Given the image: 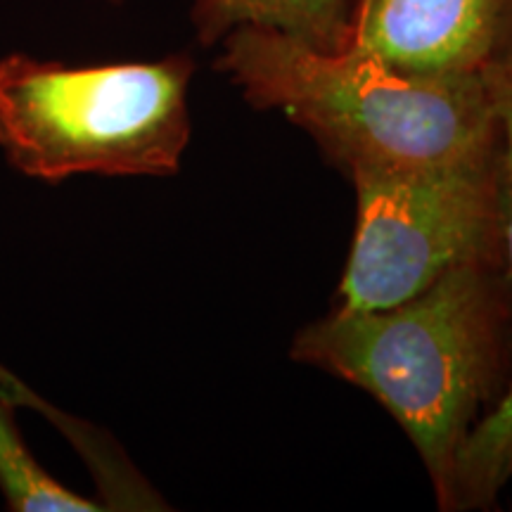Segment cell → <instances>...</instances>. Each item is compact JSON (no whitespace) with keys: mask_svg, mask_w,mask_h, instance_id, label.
Segmentation results:
<instances>
[{"mask_svg":"<svg viewBox=\"0 0 512 512\" xmlns=\"http://www.w3.org/2000/svg\"><path fill=\"white\" fill-rule=\"evenodd\" d=\"M292 361L354 384L411 439L441 510L458 458L512 375L508 264H467L387 309L337 311L297 332Z\"/></svg>","mask_w":512,"mask_h":512,"instance_id":"6da1fadb","label":"cell"},{"mask_svg":"<svg viewBox=\"0 0 512 512\" xmlns=\"http://www.w3.org/2000/svg\"><path fill=\"white\" fill-rule=\"evenodd\" d=\"M216 69L256 110L285 114L344 174L479 159L505 147L486 76H427L363 50L311 48L242 27L219 43Z\"/></svg>","mask_w":512,"mask_h":512,"instance_id":"7a4b0ae2","label":"cell"},{"mask_svg":"<svg viewBox=\"0 0 512 512\" xmlns=\"http://www.w3.org/2000/svg\"><path fill=\"white\" fill-rule=\"evenodd\" d=\"M192 74L188 53L76 67L0 57V152L17 174L50 185L176 176L192 136Z\"/></svg>","mask_w":512,"mask_h":512,"instance_id":"3957f363","label":"cell"},{"mask_svg":"<svg viewBox=\"0 0 512 512\" xmlns=\"http://www.w3.org/2000/svg\"><path fill=\"white\" fill-rule=\"evenodd\" d=\"M337 311L387 309L467 264H505L508 152L418 169H361Z\"/></svg>","mask_w":512,"mask_h":512,"instance_id":"277c9868","label":"cell"},{"mask_svg":"<svg viewBox=\"0 0 512 512\" xmlns=\"http://www.w3.org/2000/svg\"><path fill=\"white\" fill-rule=\"evenodd\" d=\"M512 36V0H356L351 48L427 76H486Z\"/></svg>","mask_w":512,"mask_h":512,"instance_id":"5b68a950","label":"cell"},{"mask_svg":"<svg viewBox=\"0 0 512 512\" xmlns=\"http://www.w3.org/2000/svg\"><path fill=\"white\" fill-rule=\"evenodd\" d=\"M190 19L204 48L219 46L230 31L252 27L339 53L354 43L356 0H195Z\"/></svg>","mask_w":512,"mask_h":512,"instance_id":"8992f818","label":"cell"},{"mask_svg":"<svg viewBox=\"0 0 512 512\" xmlns=\"http://www.w3.org/2000/svg\"><path fill=\"white\" fill-rule=\"evenodd\" d=\"M503 119L508 152L510 209L505 230V264L512 283V74L489 79ZM512 477V375L494 408L477 422L458 458L453 510H486Z\"/></svg>","mask_w":512,"mask_h":512,"instance_id":"52a82bcc","label":"cell"},{"mask_svg":"<svg viewBox=\"0 0 512 512\" xmlns=\"http://www.w3.org/2000/svg\"><path fill=\"white\" fill-rule=\"evenodd\" d=\"M12 403L0 394V494L15 512H93L105 505L67 489L31 456L12 420Z\"/></svg>","mask_w":512,"mask_h":512,"instance_id":"ba28073f","label":"cell"},{"mask_svg":"<svg viewBox=\"0 0 512 512\" xmlns=\"http://www.w3.org/2000/svg\"><path fill=\"white\" fill-rule=\"evenodd\" d=\"M503 74H512V38H510L508 48H505L503 57L496 62V67L486 74V79H494V76H503Z\"/></svg>","mask_w":512,"mask_h":512,"instance_id":"9c48e42d","label":"cell"},{"mask_svg":"<svg viewBox=\"0 0 512 512\" xmlns=\"http://www.w3.org/2000/svg\"><path fill=\"white\" fill-rule=\"evenodd\" d=\"M110 3H114V5H124V3H128V0H110Z\"/></svg>","mask_w":512,"mask_h":512,"instance_id":"30bf717a","label":"cell"}]
</instances>
